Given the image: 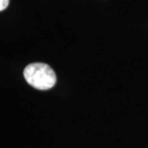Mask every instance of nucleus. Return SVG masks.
Here are the masks:
<instances>
[{
	"mask_svg": "<svg viewBox=\"0 0 148 148\" xmlns=\"http://www.w3.org/2000/svg\"><path fill=\"white\" fill-rule=\"evenodd\" d=\"M9 4V0H0V12L3 11Z\"/></svg>",
	"mask_w": 148,
	"mask_h": 148,
	"instance_id": "2",
	"label": "nucleus"
},
{
	"mask_svg": "<svg viewBox=\"0 0 148 148\" xmlns=\"http://www.w3.org/2000/svg\"><path fill=\"white\" fill-rule=\"evenodd\" d=\"M23 75L27 83L38 90H49L56 83V75L53 69L42 63L27 65Z\"/></svg>",
	"mask_w": 148,
	"mask_h": 148,
	"instance_id": "1",
	"label": "nucleus"
}]
</instances>
